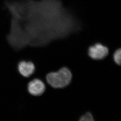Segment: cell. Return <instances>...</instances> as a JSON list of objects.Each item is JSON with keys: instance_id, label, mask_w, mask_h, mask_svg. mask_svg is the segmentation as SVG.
I'll return each instance as SVG.
<instances>
[{"instance_id": "obj_1", "label": "cell", "mask_w": 121, "mask_h": 121, "mask_svg": "<svg viewBox=\"0 0 121 121\" xmlns=\"http://www.w3.org/2000/svg\"><path fill=\"white\" fill-rule=\"evenodd\" d=\"M72 78L71 71L67 67H62L57 71L50 72L47 74L46 85L56 89L64 88L69 84Z\"/></svg>"}, {"instance_id": "obj_2", "label": "cell", "mask_w": 121, "mask_h": 121, "mask_svg": "<svg viewBox=\"0 0 121 121\" xmlns=\"http://www.w3.org/2000/svg\"><path fill=\"white\" fill-rule=\"evenodd\" d=\"M88 56L95 60H100L109 54L108 47L100 43H96L89 46L87 52Z\"/></svg>"}, {"instance_id": "obj_3", "label": "cell", "mask_w": 121, "mask_h": 121, "mask_svg": "<svg viewBox=\"0 0 121 121\" xmlns=\"http://www.w3.org/2000/svg\"><path fill=\"white\" fill-rule=\"evenodd\" d=\"M46 87V83L43 81L38 78H34L27 83V89L31 96H38L44 93Z\"/></svg>"}, {"instance_id": "obj_4", "label": "cell", "mask_w": 121, "mask_h": 121, "mask_svg": "<svg viewBox=\"0 0 121 121\" xmlns=\"http://www.w3.org/2000/svg\"><path fill=\"white\" fill-rule=\"evenodd\" d=\"M17 70L23 77L27 78L34 74L35 66L33 62L30 61H21L17 65Z\"/></svg>"}, {"instance_id": "obj_5", "label": "cell", "mask_w": 121, "mask_h": 121, "mask_svg": "<svg viewBox=\"0 0 121 121\" xmlns=\"http://www.w3.org/2000/svg\"><path fill=\"white\" fill-rule=\"evenodd\" d=\"M112 58L114 62L118 65H121V49H117L112 54Z\"/></svg>"}, {"instance_id": "obj_6", "label": "cell", "mask_w": 121, "mask_h": 121, "mask_svg": "<svg viewBox=\"0 0 121 121\" xmlns=\"http://www.w3.org/2000/svg\"><path fill=\"white\" fill-rule=\"evenodd\" d=\"M79 121H95L94 117L91 112H87L83 114L80 118Z\"/></svg>"}]
</instances>
